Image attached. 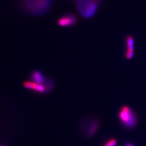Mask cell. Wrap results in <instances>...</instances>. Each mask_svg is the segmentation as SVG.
I'll use <instances>...</instances> for the list:
<instances>
[{"label":"cell","mask_w":146,"mask_h":146,"mask_svg":"<svg viewBox=\"0 0 146 146\" xmlns=\"http://www.w3.org/2000/svg\"><path fill=\"white\" fill-rule=\"evenodd\" d=\"M21 5L27 14L32 16H43L52 8L54 0H21Z\"/></svg>","instance_id":"6da1fadb"},{"label":"cell","mask_w":146,"mask_h":146,"mask_svg":"<svg viewBox=\"0 0 146 146\" xmlns=\"http://www.w3.org/2000/svg\"><path fill=\"white\" fill-rule=\"evenodd\" d=\"M103 0H82L76 3L79 15L84 19H90L96 14Z\"/></svg>","instance_id":"7a4b0ae2"},{"label":"cell","mask_w":146,"mask_h":146,"mask_svg":"<svg viewBox=\"0 0 146 146\" xmlns=\"http://www.w3.org/2000/svg\"><path fill=\"white\" fill-rule=\"evenodd\" d=\"M119 121L121 125L127 130L135 128L138 123V119L134 111L128 106H123L118 113Z\"/></svg>","instance_id":"3957f363"},{"label":"cell","mask_w":146,"mask_h":146,"mask_svg":"<svg viewBox=\"0 0 146 146\" xmlns=\"http://www.w3.org/2000/svg\"><path fill=\"white\" fill-rule=\"evenodd\" d=\"M22 87L25 90L38 95H45L51 92L55 87V83L52 80L48 84L41 85L36 84L29 80H24L22 83Z\"/></svg>","instance_id":"277c9868"},{"label":"cell","mask_w":146,"mask_h":146,"mask_svg":"<svg viewBox=\"0 0 146 146\" xmlns=\"http://www.w3.org/2000/svg\"><path fill=\"white\" fill-rule=\"evenodd\" d=\"M77 16L72 12H67L58 17L56 23L59 27L68 28L76 26L78 23Z\"/></svg>","instance_id":"5b68a950"},{"label":"cell","mask_w":146,"mask_h":146,"mask_svg":"<svg viewBox=\"0 0 146 146\" xmlns=\"http://www.w3.org/2000/svg\"><path fill=\"white\" fill-rule=\"evenodd\" d=\"M29 80L36 84L44 85L48 84L52 79L45 75L40 70L34 69L30 73Z\"/></svg>","instance_id":"8992f818"},{"label":"cell","mask_w":146,"mask_h":146,"mask_svg":"<svg viewBox=\"0 0 146 146\" xmlns=\"http://www.w3.org/2000/svg\"><path fill=\"white\" fill-rule=\"evenodd\" d=\"M125 51L124 57L127 60H131L133 58L135 54V39L133 36L128 35L124 39Z\"/></svg>","instance_id":"52a82bcc"},{"label":"cell","mask_w":146,"mask_h":146,"mask_svg":"<svg viewBox=\"0 0 146 146\" xmlns=\"http://www.w3.org/2000/svg\"><path fill=\"white\" fill-rule=\"evenodd\" d=\"M87 123H84L86 127L84 129V132L86 136L91 138L97 132L99 126V122L96 118H92L89 119Z\"/></svg>","instance_id":"ba28073f"},{"label":"cell","mask_w":146,"mask_h":146,"mask_svg":"<svg viewBox=\"0 0 146 146\" xmlns=\"http://www.w3.org/2000/svg\"><path fill=\"white\" fill-rule=\"evenodd\" d=\"M117 144V140L116 138H112L106 141L102 146H116Z\"/></svg>","instance_id":"9c48e42d"},{"label":"cell","mask_w":146,"mask_h":146,"mask_svg":"<svg viewBox=\"0 0 146 146\" xmlns=\"http://www.w3.org/2000/svg\"><path fill=\"white\" fill-rule=\"evenodd\" d=\"M124 146H134L133 144L132 143H128Z\"/></svg>","instance_id":"30bf717a"},{"label":"cell","mask_w":146,"mask_h":146,"mask_svg":"<svg viewBox=\"0 0 146 146\" xmlns=\"http://www.w3.org/2000/svg\"><path fill=\"white\" fill-rule=\"evenodd\" d=\"M73 1H74L75 3H76L77 2H78V1H82V0H72Z\"/></svg>","instance_id":"8fae6325"},{"label":"cell","mask_w":146,"mask_h":146,"mask_svg":"<svg viewBox=\"0 0 146 146\" xmlns=\"http://www.w3.org/2000/svg\"><path fill=\"white\" fill-rule=\"evenodd\" d=\"M0 146H4V145H3V144H0Z\"/></svg>","instance_id":"7c38bea8"}]
</instances>
